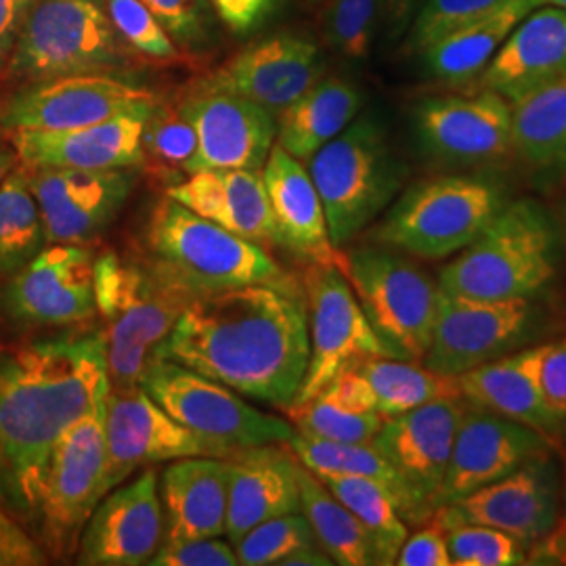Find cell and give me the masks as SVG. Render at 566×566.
<instances>
[{"mask_svg": "<svg viewBox=\"0 0 566 566\" xmlns=\"http://www.w3.org/2000/svg\"><path fill=\"white\" fill-rule=\"evenodd\" d=\"M109 392L102 329L65 332L0 353V510L36 526L61 437Z\"/></svg>", "mask_w": 566, "mask_h": 566, "instance_id": "6da1fadb", "label": "cell"}, {"mask_svg": "<svg viewBox=\"0 0 566 566\" xmlns=\"http://www.w3.org/2000/svg\"><path fill=\"white\" fill-rule=\"evenodd\" d=\"M308 353L304 287L287 277L191 301L158 357L185 365L242 397L287 409L303 386Z\"/></svg>", "mask_w": 566, "mask_h": 566, "instance_id": "7a4b0ae2", "label": "cell"}, {"mask_svg": "<svg viewBox=\"0 0 566 566\" xmlns=\"http://www.w3.org/2000/svg\"><path fill=\"white\" fill-rule=\"evenodd\" d=\"M145 250V263L187 303L238 285L290 277L264 245L210 223L168 196L149 217Z\"/></svg>", "mask_w": 566, "mask_h": 566, "instance_id": "3957f363", "label": "cell"}, {"mask_svg": "<svg viewBox=\"0 0 566 566\" xmlns=\"http://www.w3.org/2000/svg\"><path fill=\"white\" fill-rule=\"evenodd\" d=\"M558 229L531 198L507 202L439 273L441 292L479 301L531 298L556 275Z\"/></svg>", "mask_w": 566, "mask_h": 566, "instance_id": "277c9868", "label": "cell"}, {"mask_svg": "<svg viewBox=\"0 0 566 566\" xmlns=\"http://www.w3.org/2000/svg\"><path fill=\"white\" fill-rule=\"evenodd\" d=\"M145 61L122 41L105 0H32L7 63V78L128 76Z\"/></svg>", "mask_w": 566, "mask_h": 566, "instance_id": "5b68a950", "label": "cell"}, {"mask_svg": "<svg viewBox=\"0 0 566 566\" xmlns=\"http://www.w3.org/2000/svg\"><path fill=\"white\" fill-rule=\"evenodd\" d=\"M95 304L102 319L109 388L142 382L158 357L187 301L133 256L105 250L95 263Z\"/></svg>", "mask_w": 566, "mask_h": 566, "instance_id": "8992f818", "label": "cell"}, {"mask_svg": "<svg viewBox=\"0 0 566 566\" xmlns=\"http://www.w3.org/2000/svg\"><path fill=\"white\" fill-rule=\"evenodd\" d=\"M306 168L324 203L329 240L338 250L388 210L407 177L385 126L374 116H357Z\"/></svg>", "mask_w": 566, "mask_h": 566, "instance_id": "52a82bcc", "label": "cell"}, {"mask_svg": "<svg viewBox=\"0 0 566 566\" xmlns=\"http://www.w3.org/2000/svg\"><path fill=\"white\" fill-rule=\"evenodd\" d=\"M500 182L483 175H439L405 189L374 231V242L441 261L462 252L506 206Z\"/></svg>", "mask_w": 566, "mask_h": 566, "instance_id": "ba28073f", "label": "cell"}, {"mask_svg": "<svg viewBox=\"0 0 566 566\" xmlns=\"http://www.w3.org/2000/svg\"><path fill=\"white\" fill-rule=\"evenodd\" d=\"M145 392L202 441L212 458H229L243 449L283 446L294 426L243 401L229 386L166 357H154L143 371Z\"/></svg>", "mask_w": 566, "mask_h": 566, "instance_id": "9c48e42d", "label": "cell"}, {"mask_svg": "<svg viewBox=\"0 0 566 566\" xmlns=\"http://www.w3.org/2000/svg\"><path fill=\"white\" fill-rule=\"evenodd\" d=\"M343 273L390 355L422 361L437 324L439 282L382 243L343 252Z\"/></svg>", "mask_w": 566, "mask_h": 566, "instance_id": "30bf717a", "label": "cell"}, {"mask_svg": "<svg viewBox=\"0 0 566 566\" xmlns=\"http://www.w3.org/2000/svg\"><path fill=\"white\" fill-rule=\"evenodd\" d=\"M105 401L72 426L53 449L42 483L36 533L57 558H76L82 531L105 491Z\"/></svg>", "mask_w": 566, "mask_h": 566, "instance_id": "8fae6325", "label": "cell"}, {"mask_svg": "<svg viewBox=\"0 0 566 566\" xmlns=\"http://www.w3.org/2000/svg\"><path fill=\"white\" fill-rule=\"evenodd\" d=\"M544 311L531 298L479 301L441 292L437 324L422 364L446 376L516 353L542 336Z\"/></svg>", "mask_w": 566, "mask_h": 566, "instance_id": "7c38bea8", "label": "cell"}, {"mask_svg": "<svg viewBox=\"0 0 566 566\" xmlns=\"http://www.w3.org/2000/svg\"><path fill=\"white\" fill-rule=\"evenodd\" d=\"M304 296L311 353L303 386L292 405L311 401L353 365L374 357H392L367 322L340 266L308 264L304 273Z\"/></svg>", "mask_w": 566, "mask_h": 566, "instance_id": "4fadbf2b", "label": "cell"}, {"mask_svg": "<svg viewBox=\"0 0 566 566\" xmlns=\"http://www.w3.org/2000/svg\"><path fill=\"white\" fill-rule=\"evenodd\" d=\"M158 99L154 91L107 74L25 82L0 102V128L4 135L13 130H70L109 120Z\"/></svg>", "mask_w": 566, "mask_h": 566, "instance_id": "5bb4252c", "label": "cell"}, {"mask_svg": "<svg viewBox=\"0 0 566 566\" xmlns=\"http://www.w3.org/2000/svg\"><path fill=\"white\" fill-rule=\"evenodd\" d=\"M416 142L446 166H483L512 154V105L495 91L432 95L411 109Z\"/></svg>", "mask_w": 566, "mask_h": 566, "instance_id": "9a60e30c", "label": "cell"}, {"mask_svg": "<svg viewBox=\"0 0 566 566\" xmlns=\"http://www.w3.org/2000/svg\"><path fill=\"white\" fill-rule=\"evenodd\" d=\"M91 245L46 243L41 254L11 275L2 298L9 315L34 327H74L97 319Z\"/></svg>", "mask_w": 566, "mask_h": 566, "instance_id": "2e32d148", "label": "cell"}, {"mask_svg": "<svg viewBox=\"0 0 566 566\" xmlns=\"http://www.w3.org/2000/svg\"><path fill=\"white\" fill-rule=\"evenodd\" d=\"M21 168L39 203L46 243L88 245L97 240L139 181V168Z\"/></svg>", "mask_w": 566, "mask_h": 566, "instance_id": "e0dca14e", "label": "cell"}, {"mask_svg": "<svg viewBox=\"0 0 566 566\" xmlns=\"http://www.w3.org/2000/svg\"><path fill=\"white\" fill-rule=\"evenodd\" d=\"M560 479L552 453L537 455L495 483L481 486L462 500L439 507L432 523L443 531L472 523L500 528L526 547L547 537L558 521Z\"/></svg>", "mask_w": 566, "mask_h": 566, "instance_id": "ac0fdd59", "label": "cell"}, {"mask_svg": "<svg viewBox=\"0 0 566 566\" xmlns=\"http://www.w3.org/2000/svg\"><path fill=\"white\" fill-rule=\"evenodd\" d=\"M177 105L198 137V151L187 175L231 168L263 170L277 137V120L263 105L200 81L187 88Z\"/></svg>", "mask_w": 566, "mask_h": 566, "instance_id": "d6986e66", "label": "cell"}, {"mask_svg": "<svg viewBox=\"0 0 566 566\" xmlns=\"http://www.w3.org/2000/svg\"><path fill=\"white\" fill-rule=\"evenodd\" d=\"M103 432L107 493L130 479L139 468L210 455L202 441L168 416L142 385L109 388L105 397Z\"/></svg>", "mask_w": 566, "mask_h": 566, "instance_id": "ffe728a7", "label": "cell"}, {"mask_svg": "<svg viewBox=\"0 0 566 566\" xmlns=\"http://www.w3.org/2000/svg\"><path fill=\"white\" fill-rule=\"evenodd\" d=\"M163 539L160 481L147 465L139 476L112 489L97 504L82 531L76 565H149Z\"/></svg>", "mask_w": 566, "mask_h": 566, "instance_id": "44dd1931", "label": "cell"}, {"mask_svg": "<svg viewBox=\"0 0 566 566\" xmlns=\"http://www.w3.org/2000/svg\"><path fill=\"white\" fill-rule=\"evenodd\" d=\"M552 449L554 443L537 430L468 403L434 512L500 481L528 460L552 453Z\"/></svg>", "mask_w": 566, "mask_h": 566, "instance_id": "7402d4cb", "label": "cell"}, {"mask_svg": "<svg viewBox=\"0 0 566 566\" xmlns=\"http://www.w3.org/2000/svg\"><path fill=\"white\" fill-rule=\"evenodd\" d=\"M324 76V55L315 42L277 34L245 46L200 82L259 103L277 116Z\"/></svg>", "mask_w": 566, "mask_h": 566, "instance_id": "603a6c76", "label": "cell"}, {"mask_svg": "<svg viewBox=\"0 0 566 566\" xmlns=\"http://www.w3.org/2000/svg\"><path fill=\"white\" fill-rule=\"evenodd\" d=\"M156 103L82 128L13 130L7 133V139L18 151L21 166L28 168H142L143 128Z\"/></svg>", "mask_w": 566, "mask_h": 566, "instance_id": "cb8c5ba5", "label": "cell"}, {"mask_svg": "<svg viewBox=\"0 0 566 566\" xmlns=\"http://www.w3.org/2000/svg\"><path fill=\"white\" fill-rule=\"evenodd\" d=\"M465 407L464 397L420 405L411 411L386 418L371 441L432 514Z\"/></svg>", "mask_w": 566, "mask_h": 566, "instance_id": "d4e9b609", "label": "cell"}, {"mask_svg": "<svg viewBox=\"0 0 566 566\" xmlns=\"http://www.w3.org/2000/svg\"><path fill=\"white\" fill-rule=\"evenodd\" d=\"M546 348L547 343L531 344L458 376L462 397L470 405L528 426L556 443L566 434V420L547 401L542 382Z\"/></svg>", "mask_w": 566, "mask_h": 566, "instance_id": "484cf974", "label": "cell"}, {"mask_svg": "<svg viewBox=\"0 0 566 566\" xmlns=\"http://www.w3.org/2000/svg\"><path fill=\"white\" fill-rule=\"evenodd\" d=\"M224 460L229 465L224 535L233 546L250 528L301 512L298 460L285 443L243 449Z\"/></svg>", "mask_w": 566, "mask_h": 566, "instance_id": "4316f807", "label": "cell"}, {"mask_svg": "<svg viewBox=\"0 0 566 566\" xmlns=\"http://www.w3.org/2000/svg\"><path fill=\"white\" fill-rule=\"evenodd\" d=\"M166 196L243 240L282 245L263 175L254 170H198L172 182Z\"/></svg>", "mask_w": 566, "mask_h": 566, "instance_id": "83f0119b", "label": "cell"}, {"mask_svg": "<svg viewBox=\"0 0 566 566\" xmlns=\"http://www.w3.org/2000/svg\"><path fill=\"white\" fill-rule=\"evenodd\" d=\"M261 175L283 248L308 264L343 269V252L329 240L324 203L306 164L275 143Z\"/></svg>", "mask_w": 566, "mask_h": 566, "instance_id": "f1b7e54d", "label": "cell"}, {"mask_svg": "<svg viewBox=\"0 0 566 566\" xmlns=\"http://www.w3.org/2000/svg\"><path fill=\"white\" fill-rule=\"evenodd\" d=\"M558 81H566V9L560 7L533 9L479 76L481 88L507 102Z\"/></svg>", "mask_w": 566, "mask_h": 566, "instance_id": "f546056e", "label": "cell"}, {"mask_svg": "<svg viewBox=\"0 0 566 566\" xmlns=\"http://www.w3.org/2000/svg\"><path fill=\"white\" fill-rule=\"evenodd\" d=\"M166 539L223 537L229 510V465L224 458L175 460L160 491Z\"/></svg>", "mask_w": 566, "mask_h": 566, "instance_id": "4dcf8cb0", "label": "cell"}, {"mask_svg": "<svg viewBox=\"0 0 566 566\" xmlns=\"http://www.w3.org/2000/svg\"><path fill=\"white\" fill-rule=\"evenodd\" d=\"M361 107L364 95L353 82L324 76L275 116V143L306 164L359 116Z\"/></svg>", "mask_w": 566, "mask_h": 566, "instance_id": "1f68e13d", "label": "cell"}, {"mask_svg": "<svg viewBox=\"0 0 566 566\" xmlns=\"http://www.w3.org/2000/svg\"><path fill=\"white\" fill-rule=\"evenodd\" d=\"M533 9H537L535 0H510L504 7L430 44L418 57L437 81L449 84L479 81L512 30Z\"/></svg>", "mask_w": 566, "mask_h": 566, "instance_id": "d6a6232c", "label": "cell"}, {"mask_svg": "<svg viewBox=\"0 0 566 566\" xmlns=\"http://www.w3.org/2000/svg\"><path fill=\"white\" fill-rule=\"evenodd\" d=\"M285 447L296 455V460L313 474H343L361 476L385 486L401 512L405 523H424L432 518L430 507L405 483L397 468L390 464L385 453L374 443H334L294 432Z\"/></svg>", "mask_w": 566, "mask_h": 566, "instance_id": "836d02e7", "label": "cell"}, {"mask_svg": "<svg viewBox=\"0 0 566 566\" xmlns=\"http://www.w3.org/2000/svg\"><path fill=\"white\" fill-rule=\"evenodd\" d=\"M512 105V151L533 170L566 172V81L528 91Z\"/></svg>", "mask_w": 566, "mask_h": 566, "instance_id": "e575fe53", "label": "cell"}, {"mask_svg": "<svg viewBox=\"0 0 566 566\" xmlns=\"http://www.w3.org/2000/svg\"><path fill=\"white\" fill-rule=\"evenodd\" d=\"M355 369L369 388L376 413L385 420L420 405L462 397L458 378L439 374L422 361L374 357L355 365Z\"/></svg>", "mask_w": 566, "mask_h": 566, "instance_id": "d590c367", "label": "cell"}, {"mask_svg": "<svg viewBox=\"0 0 566 566\" xmlns=\"http://www.w3.org/2000/svg\"><path fill=\"white\" fill-rule=\"evenodd\" d=\"M301 512L334 565H376V552L359 521L327 486L298 462Z\"/></svg>", "mask_w": 566, "mask_h": 566, "instance_id": "8d00e7d4", "label": "cell"}, {"mask_svg": "<svg viewBox=\"0 0 566 566\" xmlns=\"http://www.w3.org/2000/svg\"><path fill=\"white\" fill-rule=\"evenodd\" d=\"M317 479L343 502V506L359 521V525L364 526L376 552V565H395L409 531L385 486L369 479L343 474H324Z\"/></svg>", "mask_w": 566, "mask_h": 566, "instance_id": "74e56055", "label": "cell"}, {"mask_svg": "<svg viewBox=\"0 0 566 566\" xmlns=\"http://www.w3.org/2000/svg\"><path fill=\"white\" fill-rule=\"evenodd\" d=\"M46 245L41 210L20 164L0 181V275H13Z\"/></svg>", "mask_w": 566, "mask_h": 566, "instance_id": "f35d334b", "label": "cell"}, {"mask_svg": "<svg viewBox=\"0 0 566 566\" xmlns=\"http://www.w3.org/2000/svg\"><path fill=\"white\" fill-rule=\"evenodd\" d=\"M285 411L298 434L334 443H371L385 424L380 413L350 409L325 392Z\"/></svg>", "mask_w": 566, "mask_h": 566, "instance_id": "ab89813d", "label": "cell"}, {"mask_svg": "<svg viewBox=\"0 0 566 566\" xmlns=\"http://www.w3.org/2000/svg\"><path fill=\"white\" fill-rule=\"evenodd\" d=\"M143 166L170 177L187 175L198 151V137L177 103L158 102L143 128Z\"/></svg>", "mask_w": 566, "mask_h": 566, "instance_id": "60d3db41", "label": "cell"}, {"mask_svg": "<svg viewBox=\"0 0 566 566\" xmlns=\"http://www.w3.org/2000/svg\"><path fill=\"white\" fill-rule=\"evenodd\" d=\"M380 21H385L382 0H329L324 15L325 41L343 57L364 60Z\"/></svg>", "mask_w": 566, "mask_h": 566, "instance_id": "b9f144b4", "label": "cell"}, {"mask_svg": "<svg viewBox=\"0 0 566 566\" xmlns=\"http://www.w3.org/2000/svg\"><path fill=\"white\" fill-rule=\"evenodd\" d=\"M315 544V533L303 512H294L250 528L235 544V554L243 566H282L290 554Z\"/></svg>", "mask_w": 566, "mask_h": 566, "instance_id": "7bdbcfd3", "label": "cell"}, {"mask_svg": "<svg viewBox=\"0 0 566 566\" xmlns=\"http://www.w3.org/2000/svg\"><path fill=\"white\" fill-rule=\"evenodd\" d=\"M451 563L458 566L526 565V546L514 535L486 525L460 523L446 528Z\"/></svg>", "mask_w": 566, "mask_h": 566, "instance_id": "ee69618b", "label": "cell"}, {"mask_svg": "<svg viewBox=\"0 0 566 566\" xmlns=\"http://www.w3.org/2000/svg\"><path fill=\"white\" fill-rule=\"evenodd\" d=\"M114 28L143 61L177 63L182 60L179 44L170 39L163 23L142 0H105Z\"/></svg>", "mask_w": 566, "mask_h": 566, "instance_id": "f6af8a7d", "label": "cell"}, {"mask_svg": "<svg viewBox=\"0 0 566 566\" xmlns=\"http://www.w3.org/2000/svg\"><path fill=\"white\" fill-rule=\"evenodd\" d=\"M506 2L510 0H424L405 32V51L420 55L430 44L504 7Z\"/></svg>", "mask_w": 566, "mask_h": 566, "instance_id": "bcb514c9", "label": "cell"}, {"mask_svg": "<svg viewBox=\"0 0 566 566\" xmlns=\"http://www.w3.org/2000/svg\"><path fill=\"white\" fill-rule=\"evenodd\" d=\"M170 39L187 53H203L217 39V13L210 0H142Z\"/></svg>", "mask_w": 566, "mask_h": 566, "instance_id": "7dc6e473", "label": "cell"}, {"mask_svg": "<svg viewBox=\"0 0 566 566\" xmlns=\"http://www.w3.org/2000/svg\"><path fill=\"white\" fill-rule=\"evenodd\" d=\"M151 566H238L235 546L221 537L164 539Z\"/></svg>", "mask_w": 566, "mask_h": 566, "instance_id": "c3c4849f", "label": "cell"}, {"mask_svg": "<svg viewBox=\"0 0 566 566\" xmlns=\"http://www.w3.org/2000/svg\"><path fill=\"white\" fill-rule=\"evenodd\" d=\"M397 566H453L447 546L446 531L437 523H430L422 531L407 535L397 554Z\"/></svg>", "mask_w": 566, "mask_h": 566, "instance_id": "681fc988", "label": "cell"}, {"mask_svg": "<svg viewBox=\"0 0 566 566\" xmlns=\"http://www.w3.org/2000/svg\"><path fill=\"white\" fill-rule=\"evenodd\" d=\"M283 0H210L217 18L233 34H250L282 7Z\"/></svg>", "mask_w": 566, "mask_h": 566, "instance_id": "f907efd6", "label": "cell"}, {"mask_svg": "<svg viewBox=\"0 0 566 566\" xmlns=\"http://www.w3.org/2000/svg\"><path fill=\"white\" fill-rule=\"evenodd\" d=\"M542 382L547 401L566 420V340L547 343L542 364Z\"/></svg>", "mask_w": 566, "mask_h": 566, "instance_id": "816d5d0a", "label": "cell"}, {"mask_svg": "<svg viewBox=\"0 0 566 566\" xmlns=\"http://www.w3.org/2000/svg\"><path fill=\"white\" fill-rule=\"evenodd\" d=\"M32 0H0V76L7 74L13 46Z\"/></svg>", "mask_w": 566, "mask_h": 566, "instance_id": "f5cc1de1", "label": "cell"}, {"mask_svg": "<svg viewBox=\"0 0 566 566\" xmlns=\"http://www.w3.org/2000/svg\"><path fill=\"white\" fill-rule=\"evenodd\" d=\"M385 2V23L390 39H401L409 23L416 18L424 0H382Z\"/></svg>", "mask_w": 566, "mask_h": 566, "instance_id": "db71d44e", "label": "cell"}, {"mask_svg": "<svg viewBox=\"0 0 566 566\" xmlns=\"http://www.w3.org/2000/svg\"><path fill=\"white\" fill-rule=\"evenodd\" d=\"M20 164L18 151L11 143L0 142V181Z\"/></svg>", "mask_w": 566, "mask_h": 566, "instance_id": "11a10c76", "label": "cell"}, {"mask_svg": "<svg viewBox=\"0 0 566 566\" xmlns=\"http://www.w3.org/2000/svg\"><path fill=\"white\" fill-rule=\"evenodd\" d=\"M537 7H560L566 9V0H535Z\"/></svg>", "mask_w": 566, "mask_h": 566, "instance_id": "9f6ffc18", "label": "cell"}, {"mask_svg": "<svg viewBox=\"0 0 566 566\" xmlns=\"http://www.w3.org/2000/svg\"><path fill=\"white\" fill-rule=\"evenodd\" d=\"M563 240H565V248H566V210H565V221H563Z\"/></svg>", "mask_w": 566, "mask_h": 566, "instance_id": "6f0895ef", "label": "cell"}, {"mask_svg": "<svg viewBox=\"0 0 566 566\" xmlns=\"http://www.w3.org/2000/svg\"><path fill=\"white\" fill-rule=\"evenodd\" d=\"M311 4H317V2H324V0H308Z\"/></svg>", "mask_w": 566, "mask_h": 566, "instance_id": "680465c9", "label": "cell"}, {"mask_svg": "<svg viewBox=\"0 0 566 566\" xmlns=\"http://www.w3.org/2000/svg\"><path fill=\"white\" fill-rule=\"evenodd\" d=\"M565 518H566V486H565Z\"/></svg>", "mask_w": 566, "mask_h": 566, "instance_id": "91938a15", "label": "cell"}, {"mask_svg": "<svg viewBox=\"0 0 566 566\" xmlns=\"http://www.w3.org/2000/svg\"><path fill=\"white\" fill-rule=\"evenodd\" d=\"M0 135H4V133H2V128H0Z\"/></svg>", "mask_w": 566, "mask_h": 566, "instance_id": "94428289", "label": "cell"}]
</instances>
